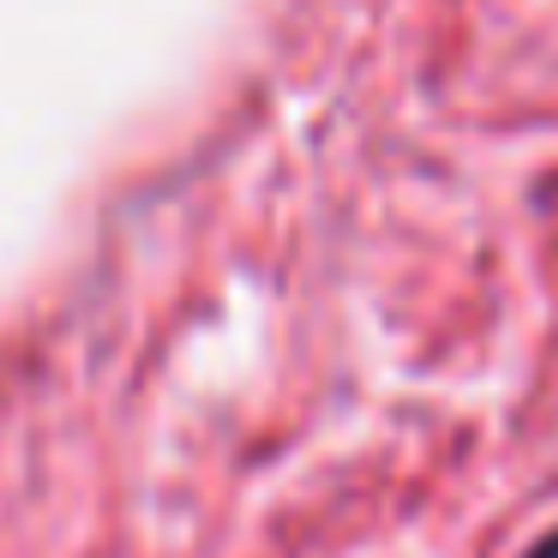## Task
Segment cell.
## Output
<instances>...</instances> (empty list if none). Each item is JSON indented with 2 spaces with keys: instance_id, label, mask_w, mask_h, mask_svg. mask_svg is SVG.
I'll list each match as a JSON object with an SVG mask.
<instances>
[{
  "instance_id": "6da1fadb",
  "label": "cell",
  "mask_w": 558,
  "mask_h": 558,
  "mask_svg": "<svg viewBox=\"0 0 558 558\" xmlns=\"http://www.w3.org/2000/svg\"><path fill=\"white\" fill-rule=\"evenodd\" d=\"M522 558H558V529H553V534H541V541H534Z\"/></svg>"
}]
</instances>
